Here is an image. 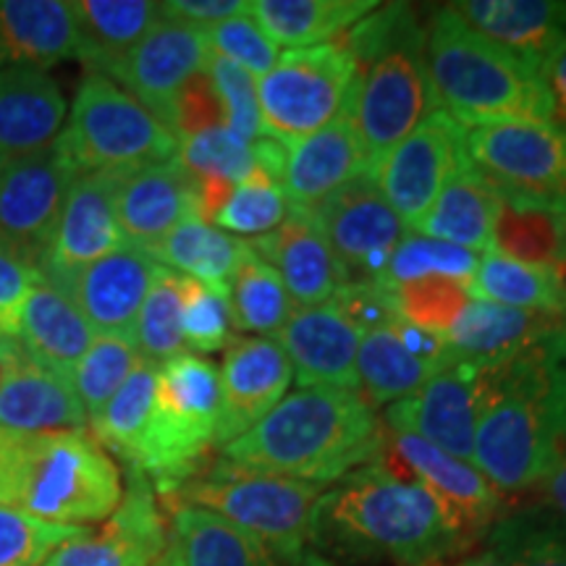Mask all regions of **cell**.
<instances>
[{"instance_id":"2e32d148","label":"cell","mask_w":566,"mask_h":566,"mask_svg":"<svg viewBox=\"0 0 566 566\" xmlns=\"http://www.w3.org/2000/svg\"><path fill=\"white\" fill-rule=\"evenodd\" d=\"M480 415V373L446 359L441 370L409 399L386 407L384 428L407 430L446 454L472 462Z\"/></svg>"},{"instance_id":"1f68e13d","label":"cell","mask_w":566,"mask_h":566,"mask_svg":"<svg viewBox=\"0 0 566 566\" xmlns=\"http://www.w3.org/2000/svg\"><path fill=\"white\" fill-rule=\"evenodd\" d=\"M76 59L90 74L113 76L139 40L160 17V3L150 0H76Z\"/></svg>"},{"instance_id":"3957f363","label":"cell","mask_w":566,"mask_h":566,"mask_svg":"<svg viewBox=\"0 0 566 566\" xmlns=\"http://www.w3.org/2000/svg\"><path fill=\"white\" fill-rule=\"evenodd\" d=\"M313 541L396 566H436L467 548L430 493L380 462L354 470L321 495Z\"/></svg>"},{"instance_id":"4fadbf2b","label":"cell","mask_w":566,"mask_h":566,"mask_svg":"<svg viewBox=\"0 0 566 566\" xmlns=\"http://www.w3.org/2000/svg\"><path fill=\"white\" fill-rule=\"evenodd\" d=\"M74 179L55 145L0 163V242L42 268Z\"/></svg>"},{"instance_id":"7c38bea8","label":"cell","mask_w":566,"mask_h":566,"mask_svg":"<svg viewBox=\"0 0 566 566\" xmlns=\"http://www.w3.org/2000/svg\"><path fill=\"white\" fill-rule=\"evenodd\" d=\"M464 132L462 124L438 108L373 168L375 187L409 231H417L428 218L446 181L467 158Z\"/></svg>"},{"instance_id":"7402d4cb","label":"cell","mask_w":566,"mask_h":566,"mask_svg":"<svg viewBox=\"0 0 566 566\" xmlns=\"http://www.w3.org/2000/svg\"><path fill=\"white\" fill-rule=\"evenodd\" d=\"M158 271L160 263L150 254L124 247L59 281V286L74 300L95 336H132Z\"/></svg>"},{"instance_id":"6125c7cd","label":"cell","mask_w":566,"mask_h":566,"mask_svg":"<svg viewBox=\"0 0 566 566\" xmlns=\"http://www.w3.org/2000/svg\"><path fill=\"white\" fill-rule=\"evenodd\" d=\"M564 328H566V317H564Z\"/></svg>"},{"instance_id":"83f0119b","label":"cell","mask_w":566,"mask_h":566,"mask_svg":"<svg viewBox=\"0 0 566 566\" xmlns=\"http://www.w3.org/2000/svg\"><path fill=\"white\" fill-rule=\"evenodd\" d=\"M66 116V97L48 71L0 69V163L48 150Z\"/></svg>"},{"instance_id":"ac0fdd59","label":"cell","mask_w":566,"mask_h":566,"mask_svg":"<svg viewBox=\"0 0 566 566\" xmlns=\"http://www.w3.org/2000/svg\"><path fill=\"white\" fill-rule=\"evenodd\" d=\"M116 218V174H84L71 181L59 229L42 260V275L59 283L97 260L124 250Z\"/></svg>"},{"instance_id":"d590c367","label":"cell","mask_w":566,"mask_h":566,"mask_svg":"<svg viewBox=\"0 0 566 566\" xmlns=\"http://www.w3.org/2000/svg\"><path fill=\"white\" fill-rule=\"evenodd\" d=\"M171 541L184 566H292L258 537L200 506H174Z\"/></svg>"},{"instance_id":"be15d7a7","label":"cell","mask_w":566,"mask_h":566,"mask_svg":"<svg viewBox=\"0 0 566 566\" xmlns=\"http://www.w3.org/2000/svg\"><path fill=\"white\" fill-rule=\"evenodd\" d=\"M0 344H3V338H0Z\"/></svg>"},{"instance_id":"44dd1931","label":"cell","mask_w":566,"mask_h":566,"mask_svg":"<svg viewBox=\"0 0 566 566\" xmlns=\"http://www.w3.org/2000/svg\"><path fill=\"white\" fill-rule=\"evenodd\" d=\"M363 331L334 302L296 307L275 336L294 370L300 388L334 386L359 391L357 352Z\"/></svg>"},{"instance_id":"5bb4252c","label":"cell","mask_w":566,"mask_h":566,"mask_svg":"<svg viewBox=\"0 0 566 566\" xmlns=\"http://www.w3.org/2000/svg\"><path fill=\"white\" fill-rule=\"evenodd\" d=\"M313 218L349 281H375L409 229L370 176H359L317 205Z\"/></svg>"},{"instance_id":"b9f144b4","label":"cell","mask_w":566,"mask_h":566,"mask_svg":"<svg viewBox=\"0 0 566 566\" xmlns=\"http://www.w3.org/2000/svg\"><path fill=\"white\" fill-rule=\"evenodd\" d=\"M132 338L139 357L158 367L187 352L181 334V273L160 265L150 292L142 302Z\"/></svg>"},{"instance_id":"8d00e7d4","label":"cell","mask_w":566,"mask_h":566,"mask_svg":"<svg viewBox=\"0 0 566 566\" xmlns=\"http://www.w3.org/2000/svg\"><path fill=\"white\" fill-rule=\"evenodd\" d=\"M250 254V239L226 233L202 218H189L155 247L150 258L212 289L229 292L233 273Z\"/></svg>"},{"instance_id":"484cf974","label":"cell","mask_w":566,"mask_h":566,"mask_svg":"<svg viewBox=\"0 0 566 566\" xmlns=\"http://www.w3.org/2000/svg\"><path fill=\"white\" fill-rule=\"evenodd\" d=\"M87 424V412L71 380L42 370L21 354L17 342H6L3 378H0V430L53 433V430H84Z\"/></svg>"},{"instance_id":"ee69618b","label":"cell","mask_w":566,"mask_h":566,"mask_svg":"<svg viewBox=\"0 0 566 566\" xmlns=\"http://www.w3.org/2000/svg\"><path fill=\"white\" fill-rule=\"evenodd\" d=\"M176 163L197 181L242 184L260 171L252 142L237 137L229 126L181 139Z\"/></svg>"},{"instance_id":"30bf717a","label":"cell","mask_w":566,"mask_h":566,"mask_svg":"<svg viewBox=\"0 0 566 566\" xmlns=\"http://www.w3.org/2000/svg\"><path fill=\"white\" fill-rule=\"evenodd\" d=\"M464 153L499 195L566 208V132L554 122L475 126Z\"/></svg>"},{"instance_id":"681fc988","label":"cell","mask_w":566,"mask_h":566,"mask_svg":"<svg viewBox=\"0 0 566 566\" xmlns=\"http://www.w3.org/2000/svg\"><path fill=\"white\" fill-rule=\"evenodd\" d=\"M205 74L210 76L212 87L218 92V101L223 105L226 126L247 142L265 137L263 111H260L258 80L239 69L237 63L226 61L223 55L208 53L205 61Z\"/></svg>"},{"instance_id":"7dc6e473","label":"cell","mask_w":566,"mask_h":566,"mask_svg":"<svg viewBox=\"0 0 566 566\" xmlns=\"http://www.w3.org/2000/svg\"><path fill=\"white\" fill-rule=\"evenodd\" d=\"M229 292L181 275V334L189 354H212L229 346L231 338Z\"/></svg>"},{"instance_id":"f1b7e54d","label":"cell","mask_w":566,"mask_h":566,"mask_svg":"<svg viewBox=\"0 0 566 566\" xmlns=\"http://www.w3.org/2000/svg\"><path fill=\"white\" fill-rule=\"evenodd\" d=\"M449 9L535 71H541L556 42L566 38V3L556 0H462Z\"/></svg>"},{"instance_id":"f6af8a7d","label":"cell","mask_w":566,"mask_h":566,"mask_svg":"<svg viewBox=\"0 0 566 566\" xmlns=\"http://www.w3.org/2000/svg\"><path fill=\"white\" fill-rule=\"evenodd\" d=\"M292 202L283 195L281 184L258 171L242 184H233L229 197L212 216L210 223L233 237H265L286 221Z\"/></svg>"},{"instance_id":"7a4b0ae2","label":"cell","mask_w":566,"mask_h":566,"mask_svg":"<svg viewBox=\"0 0 566 566\" xmlns=\"http://www.w3.org/2000/svg\"><path fill=\"white\" fill-rule=\"evenodd\" d=\"M384 420L359 391L296 388L221 449V459L265 475L328 485L373 464L384 449Z\"/></svg>"},{"instance_id":"8fae6325","label":"cell","mask_w":566,"mask_h":566,"mask_svg":"<svg viewBox=\"0 0 566 566\" xmlns=\"http://www.w3.org/2000/svg\"><path fill=\"white\" fill-rule=\"evenodd\" d=\"M375 462L420 483L462 537L464 546L488 533L504 509V495L488 483L475 464L446 454L407 430H386L384 449Z\"/></svg>"},{"instance_id":"cb8c5ba5","label":"cell","mask_w":566,"mask_h":566,"mask_svg":"<svg viewBox=\"0 0 566 566\" xmlns=\"http://www.w3.org/2000/svg\"><path fill=\"white\" fill-rule=\"evenodd\" d=\"M283 147L286 160L279 184L294 208L315 210L346 184L370 176L363 139L346 111L321 132L283 142Z\"/></svg>"},{"instance_id":"603a6c76","label":"cell","mask_w":566,"mask_h":566,"mask_svg":"<svg viewBox=\"0 0 566 566\" xmlns=\"http://www.w3.org/2000/svg\"><path fill=\"white\" fill-rule=\"evenodd\" d=\"M449 354L441 336L396 321L367 331L357 352V380L373 407H391L420 391L441 370Z\"/></svg>"},{"instance_id":"4dcf8cb0","label":"cell","mask_w":566,"mask_h":566,"mask_svg":"<svg viewBox=\"0 0 566 566\" xmlns=\"http://www.w3.org/2000/svg\"><path fill=\"white\" fill-rule=\"evenodd\" d=\"M76 59V21L61 0H0V69H40Z\"/></svg>"},{"instance_id":"d6986e66","label":"cell","mask_w":566,"mask_h":566,"mask_svg":"<svg viewBox=\"0 0 566 566\" xmlns=\"http://www.w3.org/2000/svg\"><path fill=\"white\" fill-rule=\"evenodd\" d=\"M221 375V417L216 446L231 443L254 428L289 394L294 370L275 338H233L226 346Z\"/></svg>"},{"instance_id":"74e56055","label":"cell","mask_w":566,"mask_h":566,"mask_svg":"<svg viewBox=\"0 0 566 566\" xmlns=\"http://www.w3.org/2000/svg\"><path fill=\"white\" fill-rule=\"evenodd\" d=\"M470 294L480 302L566 317V281L562 275L546 268L516 263L495 252L480 254Z\"/></svg>"},{"instance_id":"52a82bcc","label":"cell","mask_w":566,"mask_h":566,"mask_svg":"<svg viewBox=\"0 0 566 566\" xmlns=\"http://www.w3.org/2000/svg\"><path fill=\"white\" fill-rule=\"evenodd\" d=\"M325 485L265 475L226 459L205 464L176 491V506L208 509L247 535L258 537L281 562L300 566L313 541L315 506Z\"/></svg>"},{"instance_id":"e0dca14e","label":"cell","mask_w":566,"mask_h":566,"mask_svg":"<svg viewBox=\"0 0 566 566\" xmlns=\"http://www.w3.org/2000/svg\"><path fill=\"white\" fill-rule=\"evenodd\" d=\"M208 53L210 48L202 30L160 19L126 55L122 66L113 71L111 80L168 126L176 95L192 76L205 71Z\"/></svg>"},{"instance_id":"ab89813d","label":"cell","mask_w":566,"mask_h":566,"mask_svg":"<svg viewBox=\"0 0 566 566\" xmlns=\"http://www.w3.org/2000/svg\"><path fill=\"white\" fill-rule=\"evenodd\" d=\"M229 304L231 321L244 334H254L263 338H275L289 317L294 315V302L283 286L279 271L265 263L258 252L252 250L242 260L239 271L233 273L229 283Z\"/></svg>"},{"instance_id":"6da1fadb","label":"cell","mask_w":566,"mask_h":566,"mask_svg":"<svg viewBox=\"0 0 566 566\" xmlns=\"http://www.w3.org/2000/svg\"><path fill=\"white\" fill-rule=\"evenodd\" d=\"M566 446V328L480 373L472 464L501 495L535 491Z\"/></svg>"},{"instance_id":"c3c4849f","label":"cell","mask_w":566,"mask_h":566,"mask_svg":"<svg viewBox=\"0 0 566 566\" xmlns=\"http://www.w3.org/2000/svg\"><path fill=\"white\" fill-rule=\"evenodd\" d=\"M87 533V527L55 525L0 506V566H42L55 548Z\"/></svg>"},{"instance_id":"9c48e42d","label":"cell","mask_w":566,"mask_h":566,"mask_svg":"<svg viewBox=\"0 0 566 566\" xmlns=\"http://www.w3.org/2000/svg\"><path fill=\"white\" fill-rule=\"evenodd\" d=\"M357 71L342 40L281 53L279 63L258 80L265 137L302 139L336 122L349 103Z\"/></svg>"},{"instance_id":"7bdbcfd3","label":"cell","mask_w":566,"mask_h":566,"mask_svg":"<svg viewBox=\"0 0 566 566\" xmlns=\"http://www.w3.org/2000/svg\"><path fill=\"white\" fill-rule=\"evenodd\" d=\"M142 363L132 336H95L90 349L71 373V386L80 396L87 420L103 412L126 378Z\"/></svg>"},{"instance_id":"277c9868","label":"cell","mask_w":566,"mask_h":566,"mask_svg":"<svg viewBox=\"0 0 566 566\" xmlns=\"http://www.w3.org/2000/svg\"><path fill=\"white\" fill-rule=\"evenodd\" d=\"M424 27L409 6H380L344 34V48L357 61L346 116L357 126L367 163L373 168L438 111L428 66Z\"/></svg>"},{"instance_id":"4316f807","label":"cell","mask_w":566,"mask_h":566,"mask_svg":"<svg viewBox=\"0 0 566 566\" xmlns=\"http://www.w3.org/2000/svg\"><path fill=\"white\" fill-rule=\"evenodd\" d=\"M562 323L564 317L472 300L454 328L443 336L446 354L451 363L483 373L514 359Z\"/></svg>"},{"instance_id":"6f0895ef","label":"cell","mask_w":566,"mask_h":566,"mask_svg":"<svg viewBox=\"0 0 566 566\" xmlns=\"http://www.w3.org/2000/svg\"><path fill=\"white\" fill-rule=\"evenodd\" d=\"M541 80L546 84L551 97V111H554V124L566 132V38L554 45L541 66Z\"/></svg>"},{"instance_id":"ba28073f","label":"cell","mask_w":566,"mask_h":566,"mask_svg":"<svg viewBox=\"0 0 566 566\" xmlns=\"http://www.w3.org/2000/svg\"><path fill=\"white\" fill-rule=\"evenodd\" d=\"M55 147L74 176L122 174L179 155L176 134L101 74L82 80Z\"/></svg>"},{"instance_id":"5b68a950","label":"cell","mask_w":566,"mask_h":566,"mask_svg":"<svg viewBox=\"0 0 566 566\" xmlns=\"http://www.w3.org/2000/svg\"><path fill=\"white\" fill-rule=\"evenodd\" d=\"M122 472L87 430H0V506L55 525L103 522L122 504Z\"/></svg>"},{"instance_id":"bcb514c9","label":"cell","mask_w":566,"mask_h":566,"mask_svg":"<svg viewBox=\"0 0 566 566\" xmlns=\"http://www.w3.org/2000/svg\"><path fill=\"white\" fill-rule=\"evenodd\" d=\"M391 304L401 323L443 338L470 304V289L451 279H422L391 289Z\"/></svg>"},{"instance_id":"d4e9b609","label":"cell","mask_w":566,"mask_h":566,"mask_svg":"<svg viewBox=\"0 0 566 566\" xmlns=\"http://www.w3.org/2000/svg\"><path fill=\"white\" fill-rule=\"evenodd\" d=\"M252 250L279 271L294 307H317L334 302L346 283L328 239L313 218V212L294 208L286 221L265 237L250 239Z\"/></svg>"},{"instance_id":"f5cc1de1","label":"cell","mask_w":566,"mask_h":566,"mask_svg":"<svg viewBox=\"0 0 566 566\" xmlns=\"http://www.w3.org/2000/svg\"><path fill=\"white\" fill-rule=\"evenodd\" d=\"M516 566H566V525L551 516H509Z\"/></svg>"},{"instance_id":"8992f818","label":"cell","mask_w":566,"mask_h":566,"mask_svg":"<svg viewBox=\"0 0 566 566\" xmlns=\"http://www.w3.org/2000/svg\"><path fill=\"white\" fill-rule=\"evenodd\" d=\"M424 32V66L438 108L464 129L554 122L541 71L467 27L449 6L433 13Z\"/></svg>"},{"instance_id":"f907efd6","label":"cell","mask_w":566,"mask_h":566,"mask_svg":"<svg viewBox=\"0 0 566 566\" xmlns=\"http://www.w3.org/2000/svg\"><path fill=\"white\" fill-rule=\"evenodd\" d=\"M208 48L212 53L223 55L226 61L237 63L239 69H244L247 74H252L254 80H263L281 59L279 45L260 30V24L247 13L226 19L221 24L202 30Z\"/></svg>"},{"instance_id":"91938a15","label":"cell","mask_w":566,"mask_h":566,"mask_svg":"<svg viewBox=\"0 0 566 566\" xmlns=\"http://www.w3.org/2000/svg\"><path fill=\"white\" fill-rule=\"evenodd\" d=\"M537 491H541L543 501L554 512V520L566 525V446L562 449V454H558V462L551 470V475L537 485Z\"/></svg>"},{"instance_id":"f35d334b","label":"cell","mask_w":566,"mask_h":566,"mask_svg":"<svg viewBox=\"0 0 566 566\" xmlns=\"http://www.w3.org/2000/svg\"><path fill=\"white\" fill-rule=\"evenodd\" d=\"M155 394H158V365L142 359L137 370L103 407V412L90 420L92 430H95V441L111 454L124 459L129 470L139 464L147 436H150Z\"/></svg>"},{"instance_id":"94428289","label":"cell","mask_w":566,"mask_h":566,"mask_svg":"<svg viewBox=\"0 0 566 566\" xmlns=\"http://www.w3.org/2000/svg\"><path fill=\"white\" fill-rule=\"evenodd\" d=\"M155 566H184L179 551H176V546H174V541H171V546H168L166 554L158 558V564H155Z\"/></svg>"},{"instance_id":"db71d44e","label":"cell","mask_w":566,"mask_h":566,"mask_svg":"<svg viewBox=\"0 0 566 566\" xmlns=\"http://www.w3.org/2000/svg\"><path fill=\"white\" fill-rule=\"evenodd\" d=\"M218 126H226L223 105L218 101V92L212 87L210 76L200 71V74L192 76L184 90L176 95L174 108H171V122H168V129L176 134V139H187L192 134L218 129Z\"/></svg>"},{"instance_id":"9a60e30c","label":"cell","mask_w":566,"mask_h":566,"mask_svg":"<svg viewBox=\"0 0 566 566\" xmlns=\"http://www.w3.org/2000/svg\"><path fill=\"white\" fill-rule=\"evenodd\" d=\"M171 546L168 527L155 501L153 483L129 470L122 504L97 533L74 537L53 551L42 566H155Z\"/></svg>"},{"instance_id":"f546056e","label":"cell","mask_w":566,"mask_h":566,"mask_svg":"<svg viewBox=\"0 0 566 566\" xmlns=\"http://www.w3.org/2000/svg\"><path fill=\"white\" fill-rule=\"evenodd\" d=\"M95 331L59 283L42 279L27 300L19 328V349L30 363L71 380V373L90 349Z\"/></svg>"},{"instance_id":"d6a6232c","label":"cell","mask_w":566,"mask_h":566,"mask_svg":"<svg viewBox=\"0 0 566 566\" xmlns=\"http://www.w3.org/2000/svg\"><path fill=\"white\" fill-rule=\"evenodd\" d=\"M491 252L546 268L566 281V208L499 195Z\"/></svg>"},{"instance_id":"60d3db41","label":"cell","mask_w":566,"mask_h":566,"mask_svg":"<svg viewBox=\"0 0 566 566\" xmlns=\"http://www.w3.org/2000/svg\"><path fill=\"white\" fill-rule=\"evenodd\" d=\"M480 263V254L462 250L441 239L422 237V233L409 231L405 233L396 250L388 260L386 271L375 279L378 286L391 289L401 286V283H412L422 279H451L464 283L470 289L472 279H475Z\"/></svg>"},{"instance_id":"816d5d0a","label":"cell","mask_w":566,"mask_h":566,"mask_svg":"<svg viewBox=\"0 0 566 566\" xmlns=\"http://www.w3.org/2000/svg\"><path fill=\"white\" fill-rule=\"evenodd\" d=\"M45 279L34 260L0 242V338L17 342L32 289Z\"/></svg>"},{"instance_id":"11a10c76","label":"cell","mask_w":566,"mask_h":566,"mask_svg":"<svg viewBox=\"0 0 566 566\" xmlns=\"http://www.w3.org/2000/svg\"><path fill=\"white\" fill-rule=\"evenodd\" d=\"M334 304L363 334L394 325L399 317L394 313L391 292L375 281H349L338 289Z\"/></svg>"},{"instance_id":"680465c9","label":"cell","mask_w":566,"mask_h":566,"mask_svg":"<svg viewBox=\"0 0 566 566\" xmlns=\"http://www.w3.org/2000/svg\"><path fill=\"white\" fill-rule=\"evenodd\" d=\"M454 566H516L514 541H512V533H509L506 522H501V525L493 530L491 548L480 551L475 556H467Z\"/></svg>"},{"instance_id":"ffe728a7","label":"cell","mask_w":566,"mask_h":566,"mask_svg":"<svg viewBox=\"0 0 566 566\" xmlns=\"http://www.w3.org/2000/svg\"><path fill=\"white\" fill-rule=\"evenodd\" d=\"M116 218L126 244L153 254L189 218H200V184L176 160L116 174Z\"/></svg>"},{"instance_id":"e575fe53","label":"cell","mask_w":566,"mask_h":566,"mask_svg":"<svg viewBox=\"0 0 566 566\" xmlns=\"http://www.w3.org/2000/svg\"><path fill=\"white\" fill-rule=\"evenodd\" d=\"M378 6V0H252L250 17L275 45L300 51L334 42Z\"/></svg>"},{"instance_id":"836d02e7","label":"cell","mask_w":566,"mask_h":566,"mask_svg":"<svg viewBox=\"0 0 566 566\" xmlns=\"http://www.w3.org/2000/svg\"><path fill=\"white\" fill-rule=\"evenodd\" d=\"M495 208H499V192L464 158L454 176L446 181L433 210L417 226V233L485 254L491 252L493 242Z\"/></svg>"},{"instance_id":"9f6ffc18","label":"cell","mask_w":566,"mask_h":566,"mask_svg":"<svg viewBox=\"0 0 566 566\" xmlns=\"http://www.w3.org/2000/svg\"><path fill=\"white\" fill-rule=\"evenodd\" d=\"M247 9H250L247 0H168V3H160V17L197 27V30H210L226 19L247 13Z\"/></svg>"}]
</instances>
